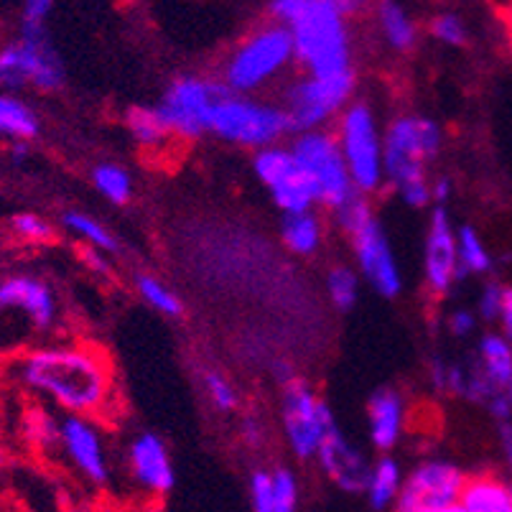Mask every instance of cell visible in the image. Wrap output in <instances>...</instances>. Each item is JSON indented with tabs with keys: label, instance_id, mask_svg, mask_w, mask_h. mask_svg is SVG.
I'll return each mask as SVG.
<instances>
[{
	"label": "cell",
	"instance_id": "obj_1",
	"mask_svg": "<svg viewBox=\"0 0 512 512\" xmlns=\"http://www.w3.org/2000/svg\"><path fill=\"white\" fill-rule=\"evenodd\" d=\"M18 380L67 416L105 418L115 408V370L97 344L36 347L16 362Z\"/></svg>",
	"mask_w": 512,
	"mask_h": 512
},
{
	"label": "cell",
	"instance_id": "obj_2",
	"mask_svg": "<svg viewBox=\"0 0 512 512\" xmlns=\"http://www.w3.org/2000/svg\"><path fill=\"white\" fill-rule=\"evenodd\" d=\"M365 3L355 0H273L268 3L271 21L286 26L293 41V57L306 74L332 77L352 69V36L349 18Z\"/></svg>",
	"mask_w": 512,
	"mask_h": 512
},
{
	"label": "cell",
	"instance_id": "obj_3",
	"mask_svg": "<svg viewBox=\"0 0 512 512\" xmlns=\"http://www.w3.org/2000/svg\"><path fill=\"white\" fill-rule=\"evenodd\" d=\"M293 57V41L286 26L268 21L250 31L240 44L232 49L220 72V82L232 95L248 97L278 77Z\"/></svg>",
	"mask_w": 512,
	"mask_h": 512
},
{
	"label": "cell",
	"instance_id": "obj_4",
	"mask_svg": "<svg viewBox=\"0 0 512 512\" xmlns=\"http://www.w3.org/2000/svg\"><path fill=\"white\" fill-rule=\"evenodd\" d=\"M441 125L423 115H398L390 120L383 133V171L385 184L395 194L406 186L423 184L428 179V166L439 156Z\"/></svg>",
	"mask_w": 512,
	"mask_h": 512
},
{
	"label": "cell",
	"instance_id": "obj_5",
	"mask_svg": "<svg viewBox=\"0 0 512 512\" xmlns=\"http://www.w3.org/2000/svg\"><path fill=\"white\" fill-rule=\"evenodd\" d=\"M207 133L217 136L220 141L232 143V146L253 148V151L281 146L283 138L296 136L281 105H268V102L232 95V92H227L214 105Z\"/></svg>",
	"mask_w": 512,
	"mask_h": 512
},
{
	"label": "cell",
	"instance_id": "obj_6",
	"mask_svg": "<svg viewBox=\"0 0 512 512\" xmlns=\"http://www.w3.org/2000/svg\"><path fill=\"white\" fill-rule=\"evenodd\" d=\"M334 136L357 192L365 197L380 192L385 186L383 133L377 128L372 107L362 100L349 102L347 110L337 118Z\"/></svg>",
	"mask_w": 512,
	"mask_h": 512
},
{
	"label": "cell",
	"instance_id": "obj_7",
	"mask_svg": "<svg viewBox=\"0 0 512 512\" xmlns=\"http://www.w3.org/2000/svg\"><path fill=\"white\" fill-rule=\"evenodd\" d=\"M337 426L329 403L301 377H291L281 390V428L291 454L299 462H311L321 441Z\"/></svg>",
	"mask_w": 512,
	"mask_h": 512
},
{
	"label": "cell",
	"instance_id": "obj_8",
	"mask_svg": "<svg viewBox=\"0 0 512 512\" xmlns=\"http://www.w3.org/2000/svg\"><path fill=\"white\" fill-rule=\"evenodd\" d=\"M357 77L355 72L332 74V77H314L304 74L286 90L283 110L293 125V133L324 130L332 120H337L352 102Z\"/></svg>",
	"mask_w": 512,
	"mask_h": 512
},
{
	"label": "cell",
	"instance_id": "obj_9",
	"mask_svg": "<svg viewBox=\"0 0 512 512\" xmlns=\"http://www.w3.org/2000/svg\"><path fill=\"white\" fill-rule=\"evenodd\" d=\"M293 158L299 161L301 169L311 176L316 192H319V204L327 209H339L352 194H357L355 184L349 179L347 164H344L342 151H339L334 130H309L299 133L291 141Z\"/></svg>",
	"mask_w": 512,
	"mask_h": 512
},
{
	"label": "cell",
	"instance_id": "obj_10",
	"mask_svg": "<svg viewBox=\"0 0 512 512\" xmlns=\"http://www.w3.org/2000/svg\"><path fill=\"white\" fill-rule=\"evenodd\" d=\"M227 95L220 79L199 77V74H184L174 79L164 100L158 105V113L164 118L166 128L174 138L181 141H197L207 133L209 115L214 105Z\"/></svg>",
	"mask_w": 512,
	"mask_h": 512
},
{
	"label": "cell",
	"instance_id": "obj_11",
	"mask_svg": "<svg viewBox=\"0 0 512 512\" xmlns=\"http://www.w3.org/2000/svg\"><path fill=\"white\" fill-rule=\"evenodd\" d=\"M67 72L64 62L46 39H16L0 46V87L23 90L36 87L39 92L62 90Z\"/></svg>",
	"mask_w": 512,
	"mask_h": 512
},
{
	"label": "cell",
	"instance_id": "obj_12",
	"mask_svg": "<svg viewBox=\"0 0 512 512\" xmlns=\"http://www.w3.org/2000/svg\"><path fill=\"white\" fill-rule=\"evenodd\" d=\"M253 171L260 184L268 189L273 204L288 214H304L314 212L319 204V192H316L314 181L293 158L288 146H271L263 151H255Z\"/></svg>",
	"mask_w": 512,
	"mask_h": 512
},
{
	"label": "cell",
	"instance_id": "obj_13",
	"mask_svg": "<svg viewBox=\"0 0 512 512\" xmlns=\"http://www.w3.org/2000/svg\"><path fill=\"white\" fill-rule=\"evenodd\" d=\"M469 474L449 459L418 462L403 477L395 512H431L456 507L462 502Z\"/></svg>",
	"mask_w": 512,
	"mask_h": 512
},
{
	"label": "cell",
	"instance_id": "obj_14",
	"mask_svg": "<svg viewBox=\"0 0 512 512\" xmlns=\"http://www.w3.org/2000/svg\"><path fill=\"white\" fill-rule=\"evenodd\" d=\"M352 242V253L357 260V271L360 278L383 299H398L403 291V273L395 260L393 245L388 240L383 222L372 217L365 227L349 237Z\"/></svg>",
	"mask_w": 512,
	"mask_h": 512
},
{
	"label": "cell",
	"instance_id": "obj_15",
	"mask_svg": "<svg viewBox=\"0 0 512 512\" xmlns=\"http://www.w3.org/2000/svg\"><path fill=\"white\" fill-rule=\"evenodd\" d=\"M59 449L64 451L67 462L95 487H105L110 482V456H107L105 439L92 418L64 416L59 431Z\"/></svg>",
	"mask_w": 512,
	"mask_h": 512
},
{
	"label": "cell",
	"instance_id": "obj_16",
	"mask_svg": "<svg viewBox=\"0 0 512 512\" xmlns=\"http://www.w3.org/2000/svg\"><path fill=\"white\" fill-rule=\"evenodd\" d=\"M423 278L426 288L436 299L451 291L462 273H459V250H456V230L446 207H436L431 214L423 248Z\"/></svg>",
	"mask_w": 512,
	"mask_h": 512
},
{
	"label": "cell",
	"instance_id": "obj_17",
	"mask_svg": "<svg viewBox=\"0 0 512 512\" xmlns=\"http://www.w3.org/2000/svg\"><path fill=\"white\" fill-rule=\"evenodd\" d=\"M319 469L324 477L349 495H360L367 490V479H370L372 462L367 459L365 451L344 434L342 428L332 426L327 439L321 441L319 454H316Z\"/></svg>",
	"mask_w": 512,
	"mask_h": 512
},
{
	"label": "cell",
	"instance_id": "obj_18",
	"mask_svg": "<svg viewBox=\"0 0 512 512\" xmlns=\"http://www.w3.org/2000/svg\"><path fill=\"white\" fill-rule=\"evenodd\" d=\"M128 469L133 482L148 495H169L176 487V469L169 446L151 431L133 436L128 444Z\"/></svg>",
	"mask_w": 512,
	"mask_h": 512
},
{
	"label": "cell",
	"instance_id": "obj_19",
	"mask_svg": "<svg viewBox=\"0 0 512 512\" xmlns=\"http://www.w3.org/2000/svg\"><path fill=\"white\" fill-rule=\"evenodd\" d=\"M16 309L31 321V327L46 332L57 324V296L36 276H8L0 281V311Z\"/></svg>",
	"mask_w": 512,
	"mask_h": 512
},
{
	"label": "cell",
	"instance_id": "obj_20",
	"mask_svg": "<svg viewBox=\"0 0 512 512\" xmlns=\"http://www.w3.org/2000/svg\"><path fill=\"white\" fill-rule=\"evenodd\" d=\"M406 398L395 388H380L367 400V434L380 454H390L406 434Z\"/></svg>",
	"mask_w": 512,
	"mask_h": 512
},
{
	"label": "cell",
	"instance_id": "obj_21",
	"mask_svg": "<svg viewBox=\"0 0 512 512\" xmlns=\"http://www.w3.org/2000/svg\"><path fill=\"white\" fill-rule=\"evenodd\" d=\"M459 507L464 512H512V484L497 474H474Z\"/></svg>",
	"mask_w": 512,
	"mask_h": 512
},
{
	"label": "cell",
	"instance_id": "obj_22",
	"mask_svg": "<svg viewBox=\"0 0 512 512\" xmlns=\"http://www.w3.org/2000/svg\"><path fill=\"white\" fill-rule=\"evenodd\" d=\"M125 128H128L133 143L148 153L164 151V148L174 141V136H171L169 128H166L164 118L158 113V105L128 107V110H125Z\"/></svg>",
	"mask_w": 512,
	"mask_h": 512
},
{
	"label": "cell",
	"instance_id": "obj_23",
	"mask_svg": "<svg viewBox=\"0 0 512 512\" xmlns=\"http://www.w3.org/2000/svg\"><path fill=\"white\" fill-rule=\"evenodd\" d=\"M281 242L286 245L288 253L299 255V258H311L319 253L321 242H324V222L319 214H288L281 222Z\"/></svg>",
	"mask_w": 512,
	"mask_h": 512
},
{
	"label": "cell",
	"instance_id": "obj_24",
	"mask_svg": "<svg viewBox=\"0 0 512 512\" xmlns=\"http://www.w3.org/2000/svg\"><path fill=\"white\" fill-rule=\"evenodd\" d=\"M403 469H400L398 459H393L390 454L380 456L377 462H372L370 479H367V500H370L372 510H388L395 507L400 495V487H403Z\"/></svg>",
	"mask_w": 512,
	"mask_h": 512
},
{
	"label": "cell",
	"instance_id": "obj_25",
	"mask_svg": "<svg viewBox=\"0 0 512 512\" xmlns=\"http://www.w3.org/2000/svg\"><path fill=\"white\" fill-rule=\"evenodd\" d=\"M377 26L383 41L393 51L406 54L418 44V23L400 3H380L377 6Z\"/></svg>",
	"mask_w": 512,
	"mask_h": 512
},
{
	"label": "cell",
	"instance_id": "obj_26",
	"mask_svg": "<svg viewBox=\"0 0 512 512\" xmlns=\"http://www.w3.org/2000/svg\"><path fill=\"white\" fill-rule=\"evenodd\" d=\"M39 115L18 97L0 92V136L13 138V143H29L39 136Z\"/></svg>",
	"mask_w": 512,
	"mask_h": 512
},
{
	"label": "cell",
	"instance_id": "obj_27",
	"mask_svg": "<svg viewBox=\"0 0 512 512\" xmlns=\"http://www.w3.org/2000/svg\"><path fill=\"white\" fill-rule=\"evenodd\" d=\"M479 362L482 372L490 377L495 388L507 390L512 385V344L502 334H487L479 342Z\"/></svg>",
	"mask_w": 512,
	"mask_h": 512
},
{
	"label": "cell",
	"instance_id": "obj_28",
	"mask_svg": "<svg viewBox=\"0 0 512 512\" xmlns=\"http://www.w3.org/2000/svg\"><path fill=\"white\" fill-rule=\"evenodd\" d=\"M62 225L64 230H69L74 237L85 242V248H95L105 255H115L120 250L118 237L107 230L100 220H95L92 214L79 212V209H67L62 214Z\"/></svg>",
	"mask_w": 512,
	"mask_h": 512
},
{
	"label": "cell",
	"instance_id": "obj_29",
	"mask_svg": "<svg viewBox=\"0 0 512 512\" xmlns=\"http://www.w3.org/2000/svg\"><path fill=\"white\" fill-rule=\"evenodd\" d=\"M92 186L100 197H105L110 204H118V207L128 204L133 197V179L118 164H97L92 169Z\"/></svg>",
	"mask_w": 512,
	"mask_h": 512
},
{
	"label": "cell",
	"instance_id": "obj_30",
	"mask_svg": "<svg viewBox=\"0 0 512 512\" xmlns=\"http://www.w3.org/2000/svg\"><path fill=\"white\" fill-rule=\"evenodd\" d=\"M136 291L151 309L158 311V314L169 316V319H176V316L184 314V301L179 299V293L171 291L161 278L151 276V273H138Z\"/></svg>",
	"mask_w": 512,
	"mask_h": 512
},
{
	"label": "cell",
	"instance_id": "obj_31",
	"mask_svg": "<svg viewBox=\"0 0 512 512\" xmlns=\"http://www.w3.org/2000/svg\"><path fill=\"white\" fill-rule=\"evenodd\" d=\"M456 250H459V273L469 276V273H487L492 268L490 250L484 248L482 237L477 230L469 225H462L456 230Z\"/></svg>",
	"mask_w": 512,
	"mask_h": 512
},
{
	"label": "cell",
	"instance_id": "obj_32",
	"mask_svg": "<svg viewBox=\"0 0 512 512\" xmlns=\"http://www.w3.org/2000/svg\"><path fill=\"white\" fill-rule=\"evenodd\" d=\"M360 273L349 265H332L327 273V296L337 311H352L360 299Z\"/></svg>",
	"mask_w": 512,
	"mask_h": 512
},
{
	"label": "cell",
	"instance_id": "obj_33",
	"mask_svg": "<svg viewBox=\"0 0 512 512\" xmlns=\"http://www.w3.org/2000/svg\"><path fill=\"white\" fill-rule=\"evenodd\" d=\"M202 388L207 400L217 413H235L240 408V393L232 385L230 377L220 370H204L202 372Z\"/></svg>",
	"mask_w": 512,
	"mask_h": 512
},
{
	"label": "cell",
	"instance_id": "obj_34",
	"mask_svg": "<svg viewBox=\"0 0 512 512\" xmlns=\"http://www.w3.org/2000/svg\"><path fill=\"white\" fill-rule=\"evenodd\" d=\"M8 227H11L13 237H18L21 242H29V245H49L57 237L54 225L36 212L13 214L8 220Z\"/></svg>",
	"mask_w": 512,
	"mask_h": 512
},
{
	"label": "cell",
	"instance_id": "obj_35",
	"mask_svg": "<svg viewBox=\"0 0 512 512\" xmlns=\"http://www.w3.org/2000/svg\"><path fill=\"white\" fill-rule=\"evenodd\" d=\"M59 431H62V418L51 416L44 408H34L26 416V436L34 446L41 449H59Z\"/></svg>",
	"mask_w": 512,
	"mask_h": 512
},
{
	"label": "cell",
	"instance_id": "obj_36",
	"mask_svg": "<svg viewBox=\"0 0 512 512\" xmlns=\"http://www.w3.org/2000/svg\"><path fill=\"white\" fill-rule=\"evenodd\" d=\"M332 214H334V220H337L339 230H342L347 237H352L357 230H360V227H365L367 222L375 217V209H372L370 199H367L365 194L357 192V194H352V197H349L342 207L334 209Z\"/></svg>",
	"mask_w": 512,
	"mask_h": 512
},
{
	"label": "cell",
	"instance_id": "obj_37",
	"mask_svg": "<svg viewBox=\"0 0 512 512\" xmlns=\"http://www.w3.org/2000/svg\"><path fill=\"white\" fill-rule=\"evenodd\" d=\"M428 34L444 46H464L469 41L467 23H464L462 16H456V13L451 11L436 13V16L428 21Z\"/></svg>",
	"mask_w": 512,
	"mask_h": 512
},
{
	"label": "cell",
	"instance_id": "obj_38",
	"mask_svg": "<svg viewBox=\"0 0 512 512\" xmlns=\"http://www.w3.org/2000/svg\"><path fill=\"white\" fill-rule=\"evenodd\" d=\"M51 11V0H29L21 11V39H46V21Z\"/></svg>",
	"mask_w": 512,
	"mask_h": 512
},
{
	"label": "cell",
	"instance_id": "obj_39",
	"mask_svg": "<svg viewBox=\"0 0 512 512\" xmlns=\"http://www.w3.org/2000/svg\"><path fill=\"white\" fill-rule=\"evenodd\" d=\"M250 507L253 512H273L276 507V477L271 469H255L250 474Z\"/></svg>",
	"mask_w": 512,
	"mask_h": 512
},
{
	"label": "cell",
	"instance_id": "obj_40",
	"mask_svg": "<svg viewBox=\"0 0 512 512\" xmlns=\"http://www.w3.org/2000/svg\"><path fill=\"white\" fill-rule=\"evenodd\" d=\"M276 477V507L273 512H296L299 510V479L288 467L273 469Z\"/></svg>",
	"mask_w": 512,
	"mask_h": 512
},
{
	"label": "cell",
	"instance_id": "obj_41",
	"mask_svg": "<svg viewBox=\"0 0 512 512\" xmlns=\"http://www.w3.org/2000/svg\"><path fill=\"white\" fill-rule=\"evenodd\" d=\"M502 296H505V288H500L497 283H490V286L482 291V299H479V311L487 321L500 319L502 314Z\"/></svg>",
	"mask_w": 512,
	"mask_h": 512
},
{
	"label": "cell",
	"instance_id": "obj_42",
	"mask_svg": "<svg viewBox=\"0 0 512 512\" xmlns=\"http://www.w3.org/2000/svg\"><path fill=\"white\" fill-rule=\"evenodd\" d=\"M79 258H82V263H85L87 268L95 273V276H100V278L113 276V260L107 258L105 253H100V250L79 248Z\"/></svg>",
	"mask_w": 512,
	"mask_h": 512
},
{
	"label": "cell",
	"instance_id": "obj_43",
	"mask_svg": "<svg viewBox=\"0 0 512 512\" xmlns=\"http://www.w3.org/2000/svg\"><path fill=\"white\" fill-rule=\"evenodd\" d=\"M474 327H477V319H474L472 311L456 309L454 314L449 316V329L454 337H469V334L474 332Z\"/></svg>",
	"mask_w": 512,
	"mask_h": 512
},
{
	"label": "cell",
	"instance_id": "obj_44",
	"mask_svg": "<svg viewBox=\"0 0 512 512\" xmlns=\"http://www.w3.org/2000/svg\"><path fill=\"white\" fill-rule=\"evenodd\" d=\"M240 436L242 441L248 446H253V449H260V446L265 444V426L263 421H255L253 416H248L245 421H242V428H240Z\"/></svg>",
	"mask_w": 512,
	"mask_h": 512
},
{
	"label": "cell",
	"instance_id": "obj_45",
	"mask_svg": "<svg viewBox=\"0 0 512 512\" xmlns=\"http://www.w3.org/2000/svg\"><path fill=\"white\" fill-rule=\"evenodd\" d=\"M431 197L439 202V207H444L451 197V179L449 176H439V179L431 181Z\"/></svg>",
	"mask_w": 512,
	"mask_h": 512
},
{
	"label": "cell",
	"instance_id": "obj_46",
	"mask_svg": "<svg viewBox=\"0 0 512 512\" xmlns=\"http://www.w3.org/2000/svg\"><path fill=\"white\" fill-rule=\"evenodd\" d=\"M502 327H505L507 342L512 344V288H505V296H502Z\"/></svg>",
	"mask_w": 512,
	"mask_h": 512
},
{
	"label": "cell",
	"instance_id": "obj_47",
	"mask_svg": "<svg viewBox=\"0 0 512 512\" xmlns=\"http://www.w3.org/2000/svg\"><path fill=\"white\" fill-rule=\"evenodd\" d=\"M11 153H13V158H16V161H23V158L29 156V143H13V148H11Z\"/></svg>",
	"mask_w": 512,
	"mask_h": 512
},
{
	"label": "cell",
	"instance_id": "obj_48",
	"mask_svg": "<svg viewBox=\"0 0 512 512\" xmlns=\"http://www.w3.org/2000/svg\"><path fill=\"white\" fill-rule=\"evenodd\" d=\"M6 467H8V456H6V451L0 449V477H3V472H6Z\"/></svg>",
	"mask_w": 512,
	"mask_h": 512
},
{
	"label": "cell",
	"instance_id": "obj_49",
	"mask_svg": "<svg viewBox=\"0 0 512 512\" xmlns=\"http://www.w3.org/2000/svg\"><path fill=\"white\" fill-rule=\"evenodd\" d=\"M431 512H464V510L456 505V507H446V510H431Z\"/></svg>",
	"mask_w": 512,
	"mask_h": 512
}]
</instances>
